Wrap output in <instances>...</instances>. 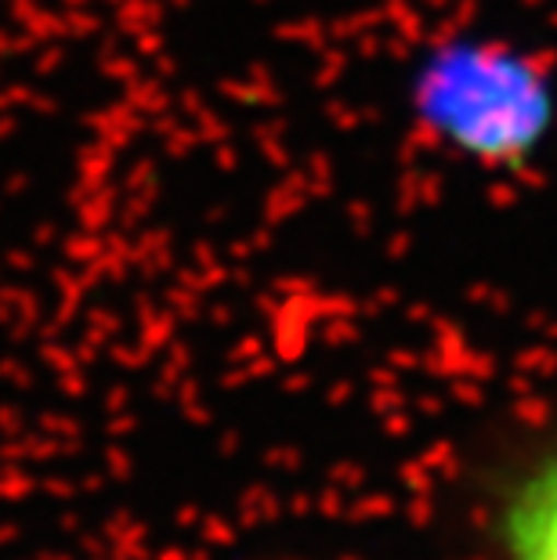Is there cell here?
Returning <instances> with one entry per match:
<instances>
[{
  "label": "cell",
  "mask_w": 557,
  "mask_h": 560,
  "mask_svg": "<svg viewBox=\"0 0 557 560\" xmlns=\"http://www.w3.org/2000/svg\"><path fill=\"white\" fill-rule=\"evenodd\" d=\"M406 109L417 135L474 171H525L557 138V77L525 44L460 33L409 69Z\"/></svg>",
  "instance_id": "1"
},
{
  "label": "cell",
  "mask_w": 557,
  "mask_h": 560,
  "mask_svg": "<svg viewBox=\"0 0 557 560\" xmlns=\"http://www.w3.org/2000/svg\"><path fill=\"white\" fill-rule=\"evenodd\" d=\"M503 542L511 560H557V441L532 456L507 492Z\"/></svg>",
  "instance_id": "2"
}]
</instances>
